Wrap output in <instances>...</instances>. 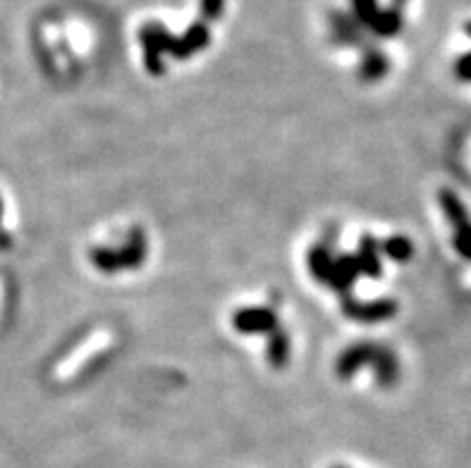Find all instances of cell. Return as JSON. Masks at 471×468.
<instances>
[{
	"label": "cell",
	"instance_id": "cell-5",
	"mask_svg": "<svg viewBox=\"0 0 471 468\" xmlns=\"http://www.w3.org/2000/svg\"><path fill=\"white\" fill-rule=\"evenodd\" d=\"M232 325L242 335H268L278 328V318L271 308H240L232 315Z\"/></svg>",
	"mask_w": 471,
	"mask_h": 468
},
{
	"label": "cell",
	"instance_id": "cell-17",
	"mask_svg": "<svg viewBox=\"0 0 471 468\" xmlns=\"http://www.w3.org/2000/svg\"><path fill=\"white\" fill-rule=\"evenodd\" d=\"M223 5H225V0H201V15L208 17V20H218Z\"/></svg>",
	"mask_w": 471,
	"mask_h": 468
},
{
	"label": "cell",
	"instance_id": "cell-19",
	"mask_svg": "<svg viewBox=\"0 0 471 468\" xmlns=\"http://www.w3.org/2000/svg\"><path fill=\"white\" fill-rule=\"evenodd\" d=\"M467 34H469V38H471V22L467 24Z\"/></svg>",
	"mask_w": 471,
	"mask_h": 468
},
{
	"label": "cell",
	"instance_id": "cell-22",
	"mask_svg": "<svg viewBox=\"0 0 471 468\" xmlns=\"http://www.w3.org/2000/svg\"><path fill=\"white\" fill-rule=\"evenodd\" d=\"M338 468H340V466H338Z\"/></svg>",
	"mask_w": 471,
	"mask_h": 468
},
{
	"label": "cell",
	"instance_id": "cell-18",
	"mask_svg": "<svg viewBox=\"0 0 471 468\" xmlns=\"http://www.w3.org/2000/svg\"><path fill=\"white\" fill-rule=\"evenodd\" d=\"M455 74L459 79L471 81V53H464L462 58L455 63Z\"/></svg>",
	"mask_w": 471,
	"mask_h": 468
},
{
	"label": "cell",
	"instance_id": "cell-3",
	"mask_svg": "<svg viewBox=\"0 0 471 468\" xmlns=\"http://www.w3.org/2000/svg\"><path fill=\"white\" fill-rule=\"evenodd\" d=\"M400 306L395 299H345L342 301V313L357 322H383L398 313Z\"/></svg>",
	"mask_w": 471,
	"mask_h": 468
},
{
	"label": "cell",
	"instance_id": "cell-21",
	"mask_svg": "<svg viewBox=\"0 0 471 468\" xmlns=\"http://www.w3.org/2000/svg\"><path fill=\"white\" fill-rule=\"evenodd\" d=\"M0 215H3V211H0Z\"/></svg>",
	"mask_w": 471,
	"mask_h": 468
},
{
	"label": "cell",
	"instance_id": "cell-6",
	"mask_svg": "<svg viewBox=\"0 0 471 468\" xmlns=\"http://www.w3.org/2000/svg\"><path fill=\"white\" fill-rule=\"evenodd\" d=\"M375 351H378V344L374 342L352 344L349 349L342 351V356H340L338 364H335V373H338L342 380H349L354 373H359L361 368L374 364Z\"/></svg>",
	"mask_w": 471,
	"mask_h": 468
},
{
	"label": "cell",
	"instance_id": "cell-11",
	"mask_svg": "<svg viewBox=\"0 0 471 468\" xmlns=\"http://www.w3.org/2000/svg\"><path fill=\"white\" fill-rule=\"evenodd\" d=\"M332 263H335V258L331 256V251L325 249V247H314V249H311L309 272H311V278L316 280V282H325V285H328Z\"/></svg>",
	"mask_w": 471,
	"mask_h": 468
},
{
	"label": "cell",
	"instance_id": "cell-7",
	"mask_svg": "<svg viewBox=\"0 0 471 468\" xmlns=\"http://www.w3.org/2000/svg\"><path fill=\"white\" fill-rule=\"evenodd\" d=\"M208 41H211V34H208V27L204 24H194L189 27V31L180 38H172V44H170V53L175 55L177 60H184L194 55L201 48H206Z\"/></svg>",
	"mask_w": 471,
	"mask_h": 468
},
{
	"label": "cell",
	"instance_id": "cell-13",
	"mask_svg": "<svg viewBox=\"0 0 471 468\" xmlns=\"http://www.w3.org/2000/svg\"><path fill=\"white\" fill-rule=\"evenodd\" d=\"M381 251H383L385 256L391 258V261L405 263V261H409V258L414 256V244H412V239H407V237L398 234V237L385 239V242L381 244Z\"/></svg>",
	"mask_w": 471,
	"mask_h": 468
},
{
	"label": "cell",
	"instance_id": "cell-2",
	"mask_svg": "<svg viewBox=\"0 0 471 468\" xmlns=\"http://www.w3.org/2000/svg\"><path fill=\"white\" fill-rule=\"evenodd\" d=\"M441 208L445 213V218L452 230V242H455V251L464 261H471V218L467 205L462 204V198L457 196L455 191L441 189L438 194Z\"/></svg>",
	"mask_w": 471,
	"mask_h": 468
},
{
	"label": "cell",
	"instance_id": "cell-9",
	"mask_svg": "<svg viewBox=\"0 0 471 468\" xmlns=\"http://www.w3.org/2000/svg\"><path fill=\"white\" fill-rule=\"evenodd\" d=\"M359 278V263L357 256H340L332 263L331 278H328V287L335 292H349V287L354 285V280Z\"/></svg>",
	"mask_w": 471,
	"mask_h": 468
},
{
	"label": "cell",
	"instance_id": "cell-12",
	"mask_svg": "<svg viewBox=\"0 0 471 468\" xmlns=\"http://www.w3.org/2000/svg\"><path fill=\"white\" fill-rule=\"evenodd\" d=\"M268 361L273 368H285L290 359V337L288 332H273L271 342H268Z\"/></svg>",
	"mask_w": 471,
	"mask_h": 468
},
{
	"label": "cell",
	"instance_id": "cell-16",
	"mask_svg": "<svg viewBox=\"0 0 471 468\" xmlns=\"http://www.w3.org/2000/svg\"><path fill=\"white\" fill-rule=\"evenodd\" d=\"M354 10H357V15H359V22L371 24L375 22V17H378V5H375V0H354Z\"/></svg>",
	"mask_w": 471,
	"mask_h": 468
},
{
	"label": "cell",
	"instance_id": "cell-20",
	"mask_svg": "<svg viewBox=\"0 0 471 468\" xmlns=\"http://www.w3.org/2000/svg\"><path fill=\"white\" fill-rule=\"evenodd\" d=\"M402 3H405V0H395V8H398V5H402Z\"/></svg>",
	"mask_w": 471,
	"mask_h": 468
},
{
	"label": "cell",
	"instance_id": "cell-10",
	"mask_svg": "<svg viewBox=\"0 0 471 468\" xmlns=\"http://www.w3.org/2000/svg\"><path fill=\"white\" fill-rule=\"evenodd\" d=\"M375 373V382L381 385V388H392L395 380H398L400 375V364L395 359V354H392L388 347H381L378 344V351H375V359L371 364Z\"/></svg>",
	"mask_w": 471,
	"mask_h": 468
},
{
	"label": "cell",
	"instance_id": "cell-1",
	"mask_svg": "<svg viewBox=\"0 0 471 468\" xmlns=\"http://www.w3.org/2000/svg\"><path fill=\"white\" fill-rule=\"evenodd\" d=\"M147 237L141 230H132L125 244L120 249L111 247H98L91 249V263L97 265L101 272H120V271H137L147 261Z\"/></svg>",
	"mask_w": 471,
	"mask_h": 468
},
{
	"label": "cell",
	"instance_id": "cell-14",
	"mask_svg": "<svg viewBox=\"0 0 471 468\" xmlns=\"http://www.w3.org/2000/svg\"><path fill=\"white\" fill-rule=\"evenodd\" d=\"M371 29H374L378 37H392V34H398V31L402 29V13H400L398 8L378 13L375 22L371 24Z\"/></svg>",
	"mask_w": 471,
	"mask_h": 468
},
{
	"label": "cell",
	"instance_id": "cell-4",
	"mask_svg": "<svg viewBox=\"0 0 471 468\" xmlns=\"http://www.w3.org/2000/svg\"><path fill=\"white\" fill-rule=\"evenodd\" d=\"M170 44H172V38L165 29H163L161 24H147L144 29H141V46H144V63H147V70L151 74H163L165 65H163L161 53L170 51Z\"/></svg>",
	"mask_w": 471,
	"mask_h": 468
},
{
	"label": "cell",
	"instance_id": "cell-15",
	"mask_svg": "<svg viewBox=\"0 0 471 468\" xmlns=\"http://www.w3.org/2000/svg\"><path fill=\"white\" fill-rule=\"evenodd\" d=\"M385 72H388V60H385L383 53H368L359 67L361 79L366 81L381 79V77H385Z\"/></svg>",
	"mask_w": 471,
	"mask_h": 468
},
{
	"label": "cell",
	"instance_id": "cell-8",
	"mask_svg": "<svg viewBox=\"0 0 471 468\" xmlns=\"http://www.w3.org/2000/svg\"><path fill=\"white\" fill-rule=\"evenodd\" d=\"M357 263L359 272L366 278H381L383 275V265H381V244L374 237H361L359 251H357Z\"/></svg>",
	"mask_w": 471,
	"mask_h": 468
}]
</instances>
